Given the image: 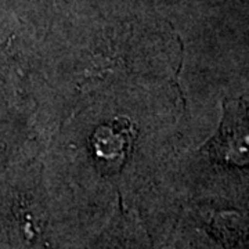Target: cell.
<instances>
[{"instance_id":"cell-1","label":"cell","mask_w":249,"mask_h":249,"mask_svg":"<svg viewBox=\"0 0 249 249\" xmlns=\"http://www.w3.org/2000/svg\"><path fill=\"white\" fill-rule=\"evenodd\" d=\"M248 124L247 112H241L240 118L229 116L223 121L217 151L224 162H229L237 166H244L248 162Z\"/></svg>"},{"instance_id":"cell-2","label":"cell","mask_w":249,"mask_h":249,"mask_svg":"<svg viewBox=\"0 0 249 249\" xmlns=\"http://www.w3.org/2000/svg\"><path fill=\"white\" fill-rule=\"evenodd\" d=\"M130 132L127 126L112 122L109 124L100 126L93 136V152L96 158L104 163H115L121 166L124 155L129 148Z\"/></svg>"},{"instance_id":"cell-3","label":"cell","mask_w":249,"mask_h":249,"mask_svg":"<svg viewBox=\"0 0 249 249\" xmlns=\"http://www.w3.org/2000/svg\"><path fill=\"white\" fill-rule=\"evenodd\" d=\"M96 249H150L126 226H118Z\"/></svg>"}]
</instances>
